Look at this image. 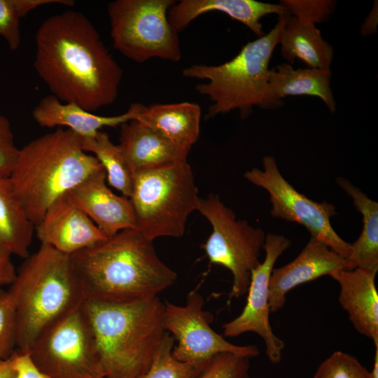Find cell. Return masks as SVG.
Masks as SVG:
<instances>
[{"label": "cell", "mask_w": 378, "mask_h": 378, "mask_svg": "<svg viewBox=\"0 0 378 378\" xmlns=\"http://www.w3.org/2000/svg\"><path fill=\"white\" fill-rule=\"evenodd\" d=\"M289 15L306 23L315 24L326 20L335 1L330 0H281Z\"/></svg>", "instance_id": "cell-31"}, {"label": "cell", "mask_w": 378, "mask_h": 378, "mask_svg": "<svg viewBox=\"0 0 378 378\" xmlns=\"http://www.w3.org/2000/svg\"><path fill=\"white\" fill-rule=\"evenodd\" d=\"M0 360H1V359H0Z\"/></svg>", "instance_id": "cell-39"}, {"label": "cell", "mask_w": 378, "mask_h": 378, "mask_svg": "<svg viewBox=\"0 0 378 378\" xmlns=\"http://www.w3.org/2000/svg\"><path fill=\"white\" fill-rule=\"evenodd\" d=\"M35 48L34 69L59 101L91 112L115 101L122 70L81 12L68 10L45 20Z\"/></svg>", "instance_id": "cell-1"}, {"label": "cell", "mask_w": 378, "mask_h": 378, "mask_svg": "<svg viewBox=\"0 0 378 378\" xmlns=\"http://www.w3.org/2000/svg\"><path fill=\"white\" fill-rule=\"evenodd\" d=\"M337 184L352 200L362 215L363 228L358 238L351 244V252L346 258V270L356 268L378 271V203L370 199L349 181L337 177Z\"/></svg>", "instance_id": "cell-22"}, {"label": "cell", "mask_w": 378, "mask_h": 378, "mask_svg": "<svg viewBox=\"0 0 378 378\" xmlns=\"http://www.w3.org/2000/svg\"><path fill=\"white\" fill-rule=\"evenodd\" d=\"M81 308L106 378H140L167 332L162 324L164 304L158 295L122 302L84 300Z\"/></svg>", "instance_id": "cell-3"}, {"label": "cell", "mask_w": 378, "mask_h": 378, "mask_svg": "<svg viewBox=\"0 0 378 378\" xmlns=\"http://www.w3.org/2000/svg\"><path fill=\"white\" fill-rule=\"evenodd\" d=\"M10 357L15 378H49L35 365L28 352L18 350Z\"/></svg>", "instance_id": "cell-34"}, {"label": "cell", "mask_w": 378, "mask_h": 378, "mask_svg": "<svg viewBox=\"0 0 378 378\" xmlns=\"http://www.w3.org/2000/svg\"><path fill=\"white\" fill-rule=\"evenodd\" d=\"M204 303L202 296L196 290L188 294L184 306L164 302L163 327L178 342L172 351L175 359L203 372L213 358L221 353L246 358L259 354L256 346L235 345L216 332L210 326L213 316L203 309Z\"/></svg>", "instance_id": "cell-12"}, {"label": "cell", "mask_w": 378, "mask_h": 378, "mask_svg": "<svg viewBox=\"0 0 378 378\" xmlns=\"http://www.w3.org/2000/svg\"><path fill=\"white\" fill-rule=\"evenodd\" d=\"M85 300L130 301L157 296L177 274L158 257L153 241L125 229L70 255Z\"/></svg>", "instance_id": "cell-2"}, {"label": "cell", "mask_w": 378, "mask_h": 378, "mask_svg": "<svg viewBox=\"0 0 378 378\" xmlns=\"http://www.w3.org/2000/svg\"><path fill=\"white\" fill-rule=\"evenodd\" d=\"M174 0H115L107 13L110 35L115 50L142 63L153 58L178 62L181 49L178 32L168 19Z\"/></svg>", "instance_id": "cell-8"}, {"label": "cell", "mask_w": 378, "mask_h": 378, "mask_svg": "<svg viewBox=\"0 0 378 378\" xmlns=\"http://www.w3.org/2000/svg\"><path fill=\"white\" fill-rule=\"evenodd\" d=\"M28 353L49 378H106L81 305L47 328Z\"/></svg>", "instance_id": "cell-10"}, {"label": "cell", "mask_w": 378, "mask_h": 378, "mask_svg": "<svg viewBox=\"0 0 378 378\" xmlns=\"http://www.w3.org/2000/svg\"><path fill=\"white\" fill-rule=\"evenodd\" d=\"M377 8H374L370 14L365 20L362 28L361 32L363 35H368L372 34L376 31V27L377 23Z\"/></svg>", "instance_id": "cell-36"}, {"label": "cell", "mask_w": 378, "mask_h": 378, "mask_svg": "<svg viewBox=\"0 0 378 378\" xmlns=\"http://www.w3.org/2000/svg\"><path fill=\"white\" fill-rule=\"evenodd\" d=\"M13 190L8 176L0 174V242L12 254L26 258L34 233Z\"/></svg>", "instance_id": "cell-25"}, {"label": "cell", "mask_w": 378, "mask_h": 378, "mask_svg": "<svg viewBox=\"0 0 378 378\" xmlns=\"http://www.w3.org/2000/svg\"><path fill=\"white\" fill-rule=\"evenodd\" d=\"M19 150L9 120L0 114V174L9 176L17 160Z\"/></svg>", "instance_id": "cell-33"}, {"label": "cell", "mask_w": 378, "mask_h": 378, "mask_svg": "<svg viewBox=\"0 0 378 378\" xmlns=\"http://www.w3.org/2000/svg\"><path fill=\"white\" fill-rule=\"evenodd\" d=\"M262 166V169L255 167L246 172L244 177L268 192L271 216L302 225L312 237L346 259L351 252V244L337 234L330 222L337 215L335 206L326 201L315 202L299 192L282 176L273 156L265 155Z\"/></svg>", "instance_id": "cell-11"}, {"label": "cell", "mask_w": 378, "mask_h": 378, "mask_svg": "<svg viewBox=\"0 0 378 378\" xmlns=\"http://www.w3.org/2000/svg\"><path fill=\"white\" fill-rule=\"evenodd\" d=\"M71 6V0H0V36L11 50L21 43L20 20L30 11L46 4Z\"/></svg>", "instance_id": "cell-27"}, {"label": "cell", "mask_w": 378, "mask_h": 378, "mask_svg": "<svg viewBox=\"0 0 378 378\" xmlns=\"http://www.w3.org/2000/svg\"><path fill=\"white\" fill-rule=\"evenodd\" d=\"M345 268V258L311 237L293 260L273 269L269 281L270 312L281 309L286 294L295 287Z\"/></svg>", "instance_id": "cell-16"}, {"label": "cell", "mask_w": 378, "mask_h": 378, "mask_svg": "<svg viewBox=\"0 0 378 378\" xmlns=\"http://www.w3.org/2000/svg\"><path fill=\"white\" fill-rule=\"evenodd\" d=\"M288 15L279 16L268 34L247 43L230 60L218 65L195 64L183 70L185 77L206 80L196 90L212 102L207 118L233 110L246 118L255 106L269 108L281 104L272 95L268 65Z\"/></svg>", "instance_id": "cell-6"}, {"label": "cell", "mask_w": 378, "mask_h": 378, "mask_svg": "<svg viewBox=\"0 0 378 378\" xmlns=\"http://www.w3.org/2000/svg\"><path fill=\"white\" fill-rule=\"evenodd\" d=\"M314 378H370L369 372L357 358L347 353L335 351L318 366Z\"/></svg>", "instance_id": "cell-29"}, {"label": "cell", "mask_w": 378, "mask_h": 378, "mask_svg": "<svg viewBox=\"0 0 378 378\" xmlns=\"http://www.w3.org/2000/svg\"><path fill=\"white\" fill-rule=\"evenodd\" d=\"M202 111L196 103L141 104L136 120L175 145L190 150L200 136Z\"/></svg>", "instance_id": "cell-21"}, {"label": "cell", "mask_w": 378, "mask_h": 378, "mask_svg": "<svg viewBox=\"0 0 378 378\" xmlns=\"http://www.w3.org/2000/svg\"><path fill=\"white\" fill-rule=\"evenodd\" d=\"M374 272L341 270L330 276L340 285L339 302L356 330L378 346V293Z\"/></svg>", "instance_id": "cell-18"}, {"label": "cell", "mask_w": 378, "mask_h": 378, "mask_svg": "<svg viewBox=\"0 0 378 378\" xmlns=\"http://www.w3.org/2000/svg\"><path fill=\"white\" fill-rule=\"evenodd\" d=\"M290 245V239L283 234H266L263 246L265 257L251 272L246 304L237 317L223 326L225 337H237L247 332L260 335L265 344L267 358L273 364L281 361L285 343L274 334L270 325L269 281L277 259Z\"/></svg>", "instance_id": "cell-13"}, {"label": "cell", "mask_w": 378, "mask_h": 378, "mask_svg": "<svg viewBox=\"0 0 378 378\" xmlns=\"http://www.w3.org/2000/svg\"><path fill=\"white\" fill-rule=\"evenodd\" d=\"M15 376L11 357L0 360V378H15Z\"/></svg>", "instance_id": "cell-37"}, {"label": "cell", "mask_w": 378, "mask_h": 378, "mask_svg": "<svg viewBox=\"0 0 378 378\" xmlns=\"http://www.w3.org/2000/svg\"><path fill=\"white\" fill-rule=\"evenodd\" d=\"M12 255L0 242V287L10 286L15 278L17 270L13 263Z\"/></svg>", "instance_id": "cell-35"}, {"label": "cell", "mask_w": 378, "mask_h": 378, "mask_svg": "<svg viewBox=\"0 0 378 378\" xmlns=\"http://www.w3.org/2000/svg\"><path fill=\"white\" fill-rule=\"evenodd\" d=\"M211 225V232L202 244L210 263L229 270L233 277L229 300L245 295L251 275L260 264L265 233L245 220L238 219L217 195L199 200L197 210Z\"/></svg>", "instance_id": "cell-9"}, {"label": "cell", "mask_w": 378, "mask_h": 378, "mask_svg": "<svg viewBox=\"0 0 378 378\" xmlns=\"http://www.w3.org/2000/svg\"><path fill=\"white\" fill-rule=\"evenodd\" d=\"M82 145L85 152L99 162L106 172L107 183L122 195L130 197L132 174L118 145L111 141L108 134L100 130L92 136L82 138Z\"/></svg>", "instance_id": "cell-26"}, {"label": "cell", "mask_w": 378, "mask_h": 378, "mask_svg": "<svg viewBox=\"0 0 378 378\" xmlns=\"http://www.w3.org/2000/svg\"><path fill=\"white\" fill-rule=\"evenodd\" d=\"M248 358L221 353L213 358L198 378H248Z\"/></svg>", "instance_id": "cell-32"}, {"label": "cell", "mask_w": 378, "mask_h": 378, "mask_svg": "<svg viewBox=\"0 0 378 378\" xmlns=\"http://www.w3.org/2000/svg\"><path fill=\"white\" fill-rule=\"evenodd\" d=\"M141 103L131 104L122 114L105 116L93 113L78 105L64 103L50 94L41 99L31 115L42 127L69 129L82 138L94 136L102 127H116L136 120Z\"/></svg>", "instance_id": "cell-19"}, {"label": "cell", "mask_w": 378, "mask_h": 378, "mask_svg": "<svg viewBox=\"0 0 378 378\" xmlns=\"http://www.w3.org/2000/svg\"><path fill=\"white\" fill-rule=\"evenodd\" d=\"M129 198L136 227L151 241L160 237H181L200 200L187 161L134 173Z\"/></svg>", "instance_id": "cell-7"}, {"label": "cell", "mask_w": 378, "mask_h": 378, "mask_svg": "<svg viewBox=\"0 0 378 378\" xmlns=\"http://www.w3.org/2000/svg\"><path fill=\"white\" fill-rule=\"evenodd\" d=\"M369 374L370 378H378V346L375 347L373 366Z\"/></svg>", "instance_id": "cell-38"}, {"label": "cell", "mask_w": 378, "mask_h": 378, "mask_svg": "<svg viewBox=\"0 0 378 378\" xmlns=\"http://www.w3.org/2000/svg\"><path fill=\"white\" fill-rule=\"evenodd\" d=\"M330 69H294L281 64L270 71L269 84L273 98L283 104L287 96L309 95L320 98L334 113L336 104L330 87Z\"/></svg>", "instance_id": "cell-23"}, {"label": "cell", "mask_w": 378, "mask_h": 378, "mask_svg": "<svg viewBox=\"0 0 378 378\" xmlns=\"http://www.w3.org/2000/svg\"><path fill=\"white\" fill-rule=\"evenodd\" d=\"M34 232L41 244L69 256L107 238L72 202L68 192L50 205Z\"/></svg>", "instance_id": "cell-14"}, {"label": "cell", "mask_w": 378, "mask_h": 378, "mask_svg": "<svg viewBox=\"0 0 378 378\" xmlns=\"http://www.w3.org/2000/svg\"><path fill=\"white\" fill-rule=\"evenodd\" d=\"M211 11H218L246 26L258 37L265 35L260 20L268 14L279 16L288 13L281 4L255 0H181L168 11V19L179 32L197 17Z\"/></svg>", "instance_id": "cell-20"}, {"label": "cell", "mask_w": 378, "mask_h": 378, "mask_svg": "<svg viewBox=\"0 0 378 378\" xmlns=\"http://www.w3.org/2000/svg\"><path fill=\"white\" fill-rule=\"evenodd\" d=\"M175 339L169 332L157 349L150 366L140 378H198L202 373L193 366L178 361L172 354Z\"/></svg>", "instance_id": "cell-28"}, {"label": "cell", "mask_w": 378, "mask_h": 378, "mask_svg": "<svg viewBox=\"0 0 378 378\" xmlns=\"http://www.w3.org/2000/svg\"><path fill=\"white\" fill-rule=\"evenodd\" d=\"M104 169L83 180L68 192L72 202L107 237L135 228L136 216L131 200L118 195L107 186Z\"/></svg>", "instance_id": "cell-15"}, {"label": "cell", "mask_w": 378, "mask_h": 378, "mask_svg": "<svg viewBox=\"0 0 378 378\" xmlns=\"http://www.w3.org/2000/svg\"><path fill=\"white\" fill-rule=\"evenodd\" d=\"M17 340L15 308L8 290L0 288V359L14 353Z\"/></svg>", "instance_id": "cell-30"}, {"label": "cell", "mask_w": 378, "mask_h": 378, "mask_svg": "<svg viewBox=\"0 0 378 378\" xmlns=\"http://www.w3.org/2000/svg\"><path fill=\"white\" fill-rule=\"evenodd\" d=\"M283 57L293 62L298 59L309 68L330 69L333 48L322 37L315 24L299 20L289 14L279 37Z\"/></svg>", "instance_id": "cell-24"}, {"label": "cell", "mask_w": 378, "mask_h": 378, "mask_svg": "<svg viewBox=\"0 0 378 378\" xmlns=\"http://www.w3.org/2000/svg\"><path fill=\"white\" fill-rule=\"evenodd\" d=\"M118 146L132 174L187 161L183 149L154 130L132 120L120 126Z\"/></svg>", "instance_id": "cell-17"}, {"label": "cell", "mask_w": 378, "mask_h": 378, "mask_svg": "<svg viewBox=\"0 0 378 378\" xmlns=\"http://www.w3.org/2000/svg\"><path fill=\"white\" fill-rule=\"evenodd\" d=\"M8 291L16 312V347L22 352L85 300L70 256L43 244L25 258Z\"/></svg>", "instance_id": "cell-5"}, {"label": "cell", "mask_w": 378, "mask_h": 378, "mask_svg": "<svg viewBox=\"0 0 378 378\" xmlns=\"http://www.w3.org/2000/svg\"><path fill=\"white\" fill-rule=\"evenodd\" d=\"M102 169L97 158L83 150L81 136L57 127L20 148L8 178L35 226L55 200Z\"/></svg>", "instance_id": "cell-4"}]
</instances>
